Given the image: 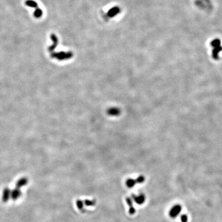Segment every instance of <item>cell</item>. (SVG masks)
Segmentation results:
<instances>
[{"instance_id": "1", "label": "cell", "mask_w": 222, "mask_h": 222, "mask_svg": "<svg viewBox=\"0 0 222 222\" xmlns=\"http://www.w3.org/2000/svg\"><path fill=\"white\" fill-rule=\"evenodd\" d=\"M181 210V206L180 205H175L171 209L169 212V215L172 218H175L177 217Z\"/></svg>"}, {"instance_id": "2", "label": "cell", "mask_w": 222, "mask_h": 222, "mask_svg": "<svg viewBox=\"0 0 222 222\" xmlns=\"http://www.w3.org/2000/svg\"><path fill=\"white\" fill-rule=\"evenodd\" d=\"M132 198L133 199L135 200V202L137 204L141 205L144 203L145 200H146V197L144 194H141L139 196H136L135 194H132Z\"/></svg>"}, {"instance_id": "3", "label": "cell", "mask_w": 222, "mask_h": 222, "mask_svg": "<svg viewBox=\"0 0 222 222\" xmlns=\"http://www.w3.org/2000/svg\"><path fill=\"white\" fill-rule=\"evenodd\" d=\"M11 191L9 188H5L3 189L2 194V200L4 202H7L11 197Z\"/></svg>"}, {"instance_id": "4", "label": "cell", "mask_w": 222, "mask_h": 222, "mask_svg": "<svg viewBox=\"0 0 222 222\" xmlns=\"http://www.w3.org/2000/svg\"><path fill=\"white\" fill-rule=\"evenodd\" d=\"M22 195V192L21 189L18 188H15L13 190L11 191V198L13 200H17Z\"/></svg>"}, {"instance_id": "5", "label": "cell", "mask_w": 222, "mask_h": 222, "mask_svg": "<svg viewBox=\"0 0 222 222\" xmlns=\"http://www.w3.org/2000/svg\"><path fill=\"white\" fill-rule=\"evenodd\" d=\"M51 56L54 58H57L59 60H63L65 59L70 58V55L69 53H65V52H58V53H53L51 54Z\"/></svg>"}, {"instance_id": "6", "label": "cell", "mask_w": 222, "mask_h": 222, "mask_svg": "<svg viewBox=\"0 0 222 222\" xmlns=\"http://www.w3.org/2000/svg\"><path fill=\"white\" fill-rule=\"evenodd\" d=\"M28 183V179L26 177H22L21 179L18 180L16 182V184H15V188H18V189H21L22 187L25 186Z\"/></svg>"}, {"instance_id": "7", "label": "cell", "mask_w": 222, "mask_h": 222, "mask_svg": "<svg viewBox=\"0 0 222 222\" xmlns=\"http://www.w3.org/2000/svg\"><path fill=\"white\" fill-rule=\"evenodd\" d=\"M126 203H127V204L129 206V214H130V215H133V214H135L136 212V210L135 209V207H133V201L132 199H131V197H126Z\"/></svg>"}, {"instance_id": "8", "label": "cell", "mask_w": 222, "mask_h": 222, "mask_svg": "<svg viewBox=\"0 0 222 222\" xmlns=\"http://www.w3.org/2000/svg\"><path fill=\"white\" fill-rule=\"evenodd\" d=\"M51 40H52V41H53V44H52V46H51L49 48V51H52L55 48V47L57 46V44H58V38H57V37L55 36V35H54V34H52L51 36Z\"/></svg>"}, {"instance_id": "9", "label": "cell", "mask_w": 222, "mask_h": 222, "mask_svg": "<svg viewBox=\"0 0 222 222\" xmlns=\"http://www.w3.org/2000/svg\"><path fill=\"white\" fill-rule=\"evenodd\" d=\"M222 51L221 46H218V47L214 48V49L212 51V57L213 58L215 59H218V53Z\"/></svg>"}, {"instance_id": "10", "label": "cell", "mask_w": 222, "mask_h": 222, "mask_svg": "<svg viewBox=\"0 0 222 222\" xmlns=\"http://www.w3.org/2000/svg\"><path fill=\"white\" fill-rule=\"evenodd\" d=\"M136 183H136V180H133V179H132V178L128 179V180L126 181V186L130 188H133V186H135Z\"/></svg>"}, {"instance_id": "11", "label": "cell", "mask_w": 222, "mask_h": 222, "mask_svg": "<svg viewBox=\"0 0 222 222\" xmlns=\"http://www.w3.org/2000/svg\"><path fill=\"white\" fill-rule=\"evenodd\" d=\"M25 4L26 6L30 7H33V8H37V7H38L37 3L35 2V1H33V0H27L25 1Z\"/></svg>"}, {"instance_id": "12", "label": "cell", "mask_w": 222, "mask_h": 222, "mask_svg": "<svg viewBox=\"0 0 222 222\" xmlns=\"http://www.w3.org/2000/svg\"><path fill=\"white\" fill-rule=\"evenodd\" d=\"M43 11L41 9L36 8L33 12V15L35 18H40L42 16Z\"/></svg>"}, {"instance_id": "13", "label": "cell", "mask_w": 222, "mask_h": 222, "mask_svg": "<svg viewBox=\"0 0 222 222\" xmlns=\"http://www.w3.org/2000/svg\"><path fill=\"white\" fill-rule=\"evenodd\" d=\"M220 43H221V42H220V40L215 39L214 40H213L210 44H211V46H213L214 48H217L220 46Z\"/></svg>"}, {"instance_id": "14", "label": "cell", "mask_w": 222, "mask_h": 222, "mask_svg": "<svg viewBox=\"0 0 222 222\" xmlns=\"http://www.w3.org/2000/svg\"><path fill=\"white\" fill-rule=\"evenodd\" d=\"M84 203L86 205V206H95V205L96 204V200H90L86 199V200H85Z\"/></svg>"}, {"instance_id": "15", "label": "cell", "mask_w": 222, "mask_h": 222, "mask_svg": "<svg viewBox=\"0 0 222 222\" xmlns=\"http://www.w3.org/2000/svg\"><path fill=\"white\" fill-rule=\"evenodd\" d=\"M83 205H84V203H83L82 200H77V206L79 210H82L83 209Z\"/></svg>"}, {"instance_id": "16", "label": "cell", "mask_w": 222, "mask_h": 222, "mask_svg": "<svg viewBox=\"0 0 222 222\" xmlns=\"http://www.w3.org/2000/svg\"><path fill=\"white\" fill-rule=\"evenodd\" d=\"M136 183H139V184L143 183V182L145 181L144 177V176H140V177H138V178H137L136 180Z\"/></svg>"}, {"instance_id": "17", "label": "cell", "mask_w": 222, "mask_h": 222, "mask_svg": "<svg viewBox=\"0 0 222 222\" xmlns=\"http://www.w3.org/2000/svg\"><path fill=\"white\" fill-rule=\"evenodd\" d=\"M180 218H181V222H187L188 220V216L186 215H185V214H183V215H182L181 216V217H180Z\"/></svg>"}]
</instances>
